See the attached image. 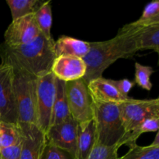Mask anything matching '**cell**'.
I'll return each mask as SVG.
<instances>
[{"label":"cell","instance_id":"1","mask_svg":"<svg viewBox=\"0 0 159 159\" xmlns=\"http://www.w3.org/2000/svg\"><path fill=\"white\" fill-rule=\"evenodd\" d=\"M54 39H47L40 34L29 43L8 46L0 43V58L3 65L23 70L39 78L51 71L55 59Z\"/></svg>","mask_w":159,"mask_h":159},{"label":"cell","instance_id":"2","mask_svg":"<svg viewBox=\"0 0 159 159\" xmlns=\"http://www.w3.org/2000/svg\"><path fill=\"white\" fill-rule=\"evenodd\" d=\"M89 44V51L83 58L86 72L82 79L86 85L90 81L102 77L103 71L118 59L130 58L138 52L132 34L123 27L113 38Z\"/></svg>","mask_w":159,"mask_h":159},{"label":"cell","instance_id":"3","mask_svg":"<svg viewBox=\"0 0 159 159\" xmlns=\"http://www.w3.org/2000/svg\"><path fill=\"white\" fill-rule=\"evenodd\" d=\"M119 104L92 100L99 144L107 146L118 144L120 147L127 144V137L121 120Z\"/></svg>","mask_w":159,"mask_h":159},{"label":"cell","instance_id":"4","mask_svg":"<svg viewBox=\"0 0 159 159\" xmlns=\"http://www.w3.org/2000/svg\"><path fill=\"white\" fill-rule=\"evenodd\" d=\"M18 109L19 124L37 125V79L23 70L12 67Z\"/></svg>","mask_w":159,"mask_h":159},{"label":"cell","instance_id":"5","mask_svg":"<svg viewBox=\"0 0 159 159\" xmlns=\"http://www.w3.org/2000/svg\"><path fill=\"white\" fill-rule=\"evenodd\" d=\"M120 117L127 137L129 145L139 137L137 134L140 126L149 117H159V99H134L129 98L127 101L119 104Z\"/></svg>","mask_w":159,"mask_h":159},{"label":"cell","instance_id":"6","mask_svg":"<svg viewBox=\"0 0 159 159\" xmlns=\"http://www.w3.org/2000/svg\"><path fill=\"white\" fill-rule=\"evenodd\" d=\"M56 78L51 71L37 79V126L46 134L51 126Z\"/></svg>","mask_w":159,"mask_h":159},{"label":"cell","instance_id":"7","mask_svg":"<svg viewBox=\"0 0 159 159\" xmlns=\"http://www.w3.org/2000/svg\"><path fill=\"white\" fill-rule=\"evenodd\" d=\"M66 95L70 114L78 124L93 119L92 99L83 79L66 82Z\"/></svg>","mask_w":159,"mask_h":159},{"label":"cell","instance_id":"8","mask_svg":"<svg viewBox=\"0 0 159 159\" xmlns=\"http://www.w3.org/2000/svg\"><path fill=\"white\" fill-rule=\"evenodd\" d=\"M0 121L19 124L13 70L11 66L3 64H0Z\"/></svg>","mask_w":159,"mask_h":159},{"label":"cell","instance_id":"9","mask_svg":"<svg viewBox=\"0 0 159 159\" xmlns=\"http://www.w3.org/2000/svg\"><path fill=\"white\" fill-rule=\"evenodd\" d=\"M48 142L69 154L77 159L78 123L72 117L53 125L45 134Z\"/></svg>","mask_w":159,"mask_h":159},{"label":"cell","instance_id":"10","mask_svg":"<svg viewBox=\"0 0 159 159\" xmlns=\"http://www.w3.org/2000/svg\"><path fill=\"white\" fill-rule=\"evenodd\" d=\"M40 34L34 14L12 20L4 34L8 46H19L34 41Z\"/></svg>","mask_w":159,"mask_h":159},{"label":"cell","instance_id":"11","mask_svg":"<svg viewBox=\"0 0 159 159\" xmlns=\"http://www.w3.org/2000/svg\"><path fill=\"white\" fill-rule=\"evenodd\" d=\"M51 71L59 80L65 82H72L85 76L86 65L82 58L60 56L54 60Z\"/></svg>","mask_w":159,"mask_h":159},{"label":"cell","instance_id":"12","mask_svg":"<svg viewBox=\"0 0 159 159\" xmlns=\"http://www.w3.org/2000/svg\"><path fill=\"white\" fill-rule=\"evenodd\" d=\"M23 132L20 159H40L46 135L36 124H20Z\"/></svg>","mask_w":159,"mask_h":159},{"label":"cell","instance_id":"13","mask_svg":"<svg viewBox=\"0 0 159 159\" xmlns=\"http://www.w3.org/2000/svg\"><path fill=\"white\" fill-rule=\"evenodd\" d=\"M132 34L137 50H153L159 53V24L139 26L130 23L123 26Z\"/></svg>","mask_w":159,"mask_h":159},{"label":"cell","instance_id":"14","mask_svg":"<svg viewBox=\"0 0 159 159\" xmlns=\"http://www.w3.org/2000/svg\"><path fill=\"white\" fill-rule=\"evenodd\" d=\"M87 89L92 100L102 102L121 103L130 97H124L110 83L107 79L98 78L87 84Z\"/></svg>","mask_w":159,"mask_h":159},{"label":"cell","instance_id":"15","mask_svg":"<svg viewBox=\"0 0 159 159\" xmlns=\"http://www.w3.org/2000/svg\"><path fill=\"white\" fill-rule=\"evenodd\" d=\"M89 42L75 39L68 36H61L54 41L55 57L68 56L83 59L89 51Z\"/></svg>","mask_w":159,"mask_h":159},{"label":"cell","instance_id":"16","mask_svg":"<svg viewBox=\"0 0 159 159\" xmlns=\"http://www.w3.org/2000/svg\"><path fill=\"white\" fill-rule=\"evenodd\" d=\"M96 141V130L93 118L78 124L77 159H86Z\"/></svg>","mask_w":159,"mask_h":159},{"label":"cell","instance_id":"17","mask_svg":"<svg viewBox=\"0 0 159 159\" xmlns=\"http://www.w3.org/2000/svg\"><path fill=\"white\" fill-rule=\"evenodd\" d=\"M71 117L66 95V82L56 79V92L51 126L61 124Z\"/></svg>","mask_w":159,"mask_h":159},{"label":"cell","instance_id":"18","mask_svg":"<svg viewBox=\"0 0 159 159\" xmlns=\"http://www.w3.org/2000/svg\"><path fill=\"white\" fill-rule=\"evenodd\" d=\"M23 140V132L20 124L0 121V150L20 144Z\"/></svg>","mask_w":159,"mask_h":159},{"label":"cell","instance_id":"19","mask_svg":"<svg viewBox=\"0 0 159 159\" xmlns=\"http://www.w3.org/2000/svg\"><path fill=\"white\" fill-rule=\"evenodd\" d=\"M43 2L39 0H6L12 20L34 14Z\"/></svg>","mask_w":159,"mask_h":159},{"label":"cell","instance_id":"20","mask_svg":"<svg viewBox=\"0 0 159 159\" xmlns=\"http://www.w3.org/2000/svg\"><path fill=\"white\" fill-rule=\"evenodd\" d=\"M34 18L40 34L47 39H51V30L52 26V11H51V1L43 2L35 12Z\"/></svg>","mask_w":159,"mask_h":159},{"label":"cell","instance_id":"21","mask_svg":"<svg viewBox=\"0 0 159 159\" xmlns=\"http://www.w3.org/2000/svg\"><path fill=\"white\" fill-rule=\"evenodd\" d=\"M127 146L129 151L119 159H159V146H140L136 143Z\"/></svg>","mask_w":159,"mask_h":159},{"label":"cell","instance_id":"22","mask_svg":"<svg viewBox=\"0 0 159 159\" xmlns=\"http://www.w3.org/2000/svg\"><path fill=\"white\" fill-rule=\"evenodd\" d=\"M137 26H145L159 24V1L155 0L146 5L141 16L134 22Z\"/></svg>","mask_w":159,"mask_h":159},{"label":"cell","instance_id":"23","mask_svg":"<svg viewBox=\"0 0 159 159\" xmlns=\"http://www.w3.org/2000/svg\"><path fill=\"white\" fill-rule=\"evenodd\" d=\"M120 146L100 144L96 141L86 159H118V150Z\"/></svg>","mask_w":159,"mask_h":159},{"label":"cell","instance_id":"24","mask_svg":"<svg viewBox=\"0 0 159 159\" xmlns=\"http://www.w3.org/2000/svg\"><path fill=\"white\" fill-rule=\"evenodd\" d=\"M155 71L151 66L141 65L138 62L135 63V82L139 87L150 91L152 88V84L151 82V76Z\"/></svg>","mask_w":159,"mask_h":159},{"label":"cell","instance_id":"25","mask_svg":"<svg viewBox=\"0 0 159 159\" xmlns=\"http://www.w3.org/2000/svg\"><path fill=\"white\" fill-rule=\"evenodd\" d=\"M40 159H74L68 153L48 142L46 140Z\"/></svg>","mask_w":159,"mask_h":159},{"label":"cell","instance_id":"26","mask_svg":"<svg viewBox=\"0 0 159 159\" xmlns=\"http://www.w3.org/2000/svg\"><path fill=\"white\" fill-rule=\"evenodd\" d=\"M159 129V117H149L146 119L140 126L138 130L137 134L138 137L141 136L144 133L148 132H158Z\"/></svg>","mask_w":159,"mask_h":159},{"label":"cell","instance_id":"27","mask_svg":"<svg viewBox=\"0 0 159 159\" xmlns=\"http://www.w3.org/2000/svg\"><path fill=\"white\" fill-rule=\"evenodd\" d=\"M110 83L116 88V89L124 97H129L128 93L134 85V82H131L127 79H121V80H113L108 79Z\"/></svg>","mask_w":159,"mask_h":159},{"label":"cell","instance_id":"28","mask_svg":"<svg viewBox=\"0 0 159 159\" xmlns=\"http://www.w3.org/2000/svg\"><path fill=\"white\" fill-rule=\"evenodd\" d=\"M22 143L0 150V159H20Z\"/></svg>","mask_w":159,"mask_h":159}]
</instances>
